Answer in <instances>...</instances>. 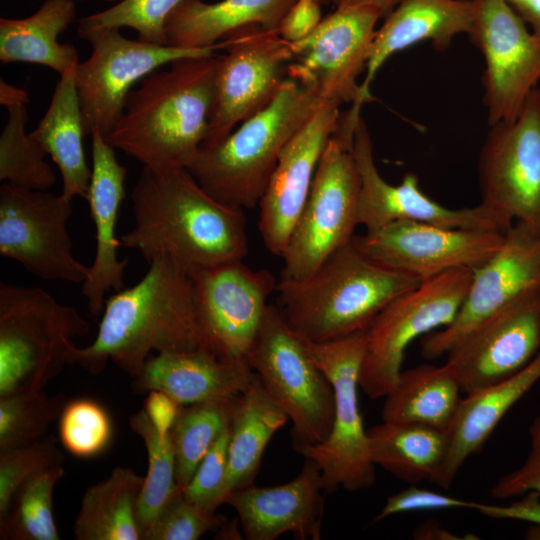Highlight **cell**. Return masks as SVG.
<instances>
[{
  "label": "cell",
  "mask_w": 540,
  "mask_h": 540,
  "mask_svg": "<svg viewBox=\"0 0 540 540\" xmlns=\"http://www.w3.org/2000/svg\"><path fill=\"white\" fill-rule=\"evenodd\" d=\"M130 198L134 226L120 240L148 264L167 257L192 274L247 255L244 209L211 196L185 168L142 167Z\"/></svg>",
  "instance_id": "1"
},
{
  "label": "cell",
  "mask_w": 540,
  "mask_h": 540,
  "mask_svg": "<svg viewBox=\"0 0 540 540\" xmlns=\"http://www.w3.org/2000/svg\"><path fill=\"white\" fill-rule=\"evenodd\" d=\"M201 347L210 349L193 278L174 261L162 257L149 264L139 282L105 300L95 339L85 347L75 346L71 361L93 374L112 361L135 378L151 352Z\"/></svg>",
  "instance_id": "2"
},
{
  "label": "cell",
  "mask_w": 540,
  "mask_h": 540,
  "mask_svg": "<svg viewBox=\"0 0 540 540\" xmlns=\"http://www.w3.org/2000/svg\"><path fill=\"white\" fill-rule=\"evenodd\" d=\"M220 58L179 59L145 77L105 139L150 170L186 169L207 138Z\"/></svg>",
  "instance_id": "3"
},
{
  "label": "cell",
  "mask_w": 540,
  "mask_h": 540,
  "mask_svg": "<svg viewBox=\"0 0 540 540\" xmlns=\"http://www.w3.org/2000/svg\"><path fill=\"white\" fill-rule=\"evenodd\" d=\"M421 283L364 254L353 239L302 280L277 282L281 311L304 339L325 342L365 331L396 297Z\"/></svg>",
  "instance_id": "4"
},
{
  "label": "cell",
  "mask_w": 540,
  "mask_h": 540,
  "mask_svg": "<svg viewBox=\"0 0 540 540\" xmlns=\"http://www.w3.org/2000/svg\"><path fill=\"white\" fill-rule=\"evenodd\" d=\"M322 103L286 77L265 108L223 141L202 146L186 169L217 200L252 209L258 206L283 148Z\"/></svg>",
  "instance_id": "5"
},
{
  "label": "cell",
  "mask_w": 540,
  "mask_h": 540,
  "mask_svg": "<svg viewBox=\"0 0 540 540\" xmlns=\"http://www.w3.org/2000/svg\"><path fill=\"white\" fill-rule=\"evenodd\" d=\"M88 331L77 309L47 291L0 283V398L42 390Z\"/></svg>",
  "instance_id": "6"
},
{
  "label": "cell",
  "mask_w": 540,
  "mask_h": 540,
  "mask_svg": "<svg viewBox=\"0 0 540 540\" xmlns=\"http://www.w3.org/2000/svg\"><path fill=\"white\" fill-rule=\"evenodd\" d=\"M246 359L273 401L292 421L293 449L329 436L333 387L312 358L307 341L269 304Z\"/></svg>",
  "instance_id": "7"
},
{
  "label": "cell",
  "mask_w": 540,
  "mask_h": 540,
  "mask_svg": "<svg viewBox=\"0 0 540 540\" xmlns=\"http://www.w3.org/2000/svg\"><path fill=\"white\" fill-rule=\"evenodd\" d=\"M353 134L338 127L317 166L313 182L281 255L284 280L310 276L350 242L358 223L360 178Z\"/></svg>",
  "instance_id": "8"
},
{
  "label": "cell",
  "mask_w": 540,
  "mask_h": 540,
  "mask_svg": "<svg viewBox=\"0 0 540 540\" xmlns=\"http://www.w3.org/2000/svg\"><path fill=\"white\" fill-rule=\"evenodd\" d=\"M306 341L312 358L333 387L335 412L326 440L294 450L318 464L325 493L339 488L348 492L368 489L375 483V465L357 394L365 331L325 342Z\"/></svg>",
  "instance_id": "9"
},
{
  "label": "cell",
  "mask_w": 540,
  "mask_h": 540,
  "mask_svg": "<svg viewBox=\"0 0 540 540\" xmlns=\"http://www.w3.org/2000/svg\"><path fill=\"white\" fill-rule=\"evenodd\" d=\"M471 279L472 270L447 271L399 295L377 315L365 330L359 387L366 395L384 397L394 387L407 347L454 320Z\"/></svg>",
  "instance_id": "10"
},
{
  "label": "cell",
  "mask_w": 540,
  "mask_h": 540,
  "mask_svg": "<svg viewBox=\"0 0 540 540\" xmlns=\"http://www.w3.org/2000/svg\"><path fill=\"white\" fill-rule=\"evenodd\" d=\"M80 38L91 46L90 56L75 69L85 134L98 130L105 138L121 118L135 83L174 61L211 55L226 46L225 40L203 49L158 45L129 39L114 28Z\"/></svg>",
  "instance_id": "11"
},
{
  "label": "cell",
  "mask_w": 540,
  "mask_h": 540,
  "mask_svg": "<svg viewBox=\"0 0 540 540\" xmlns=\"http://www.w3.org/2000/svg\"><path fill=\"white\" fill-rule=\"evenodd\" d=\"M489 128L477 164L480 204L507 226L540 232V89L515 119Z\"/></svg>",
  "instance_id": "12"
},
{
  "label": "cell",
  "mask_w": 540,
  "mask_h": 540,
  "mask_svg": "<svg viewBox=\"0 0 540 540\" xmlns=\"http://www.w3.org/2000/svg\"><path fill=\"white\" fill-rule=\"evenodd\" d=\"M224 40L227 53L221 55L218 65L209 130L202 146L223 141L240 123L265 108L285 80L293 56L291 43L277 29L251 25Z\"/></svg>",
  "instance_id": "13"
},
{
  "label": "cell",
  "mask_w": 540,
  "mask_h": 540,
  "mask_svg": "<svg viewBox=\"0 0 540 540\" xmlns=\"http://www.w3.org/2000/svg\"><path fill=\"white\" fill-rule=\"evenodd\" d=\"M71 199L4 182L0 187V254L50 281L83 284L89 267L72 251Z\"/></svg>",
  "instance_id": "14"
},
{
  "label": "cell",
  "mask_w": 540,
  "mask_h": 540,
  "mask_svg": "<svg viewBox=\"0 0 540 540\" xmlns=\"http://www.w3.org/2000/svg\"><path fill=\"white\" fill-rule=\"evenodd\" d=\"M381 12L368 5L335 8L305 38L291 43L286 77L323 102L356 104Z\"/></svg>",
  "instance_id": "15"
},
{
  "label": "cell",
  "mask_w": 540,
  "mask_h": 540,
  "mask_svg": "<svg viewBox=\"0 0 540 540\" xmlns=\"http://www.w3.org/2000/svg\"><path fill=\"white\" fill-rule=\"evenodd\" d=\"M476 18L469 36L485 70L483 102L488 125L517 117L540 81V36L507 0H472Z\"/></svg>",
  "instance_id": "16"
},
{
  "label": "cell",
  "mask_w": 540,
  "mask_h": 540,
  "mask_svg": "<svg viewBox=\"0 0 540 540\" xmlns=\"http://www.w3.org/2000/svg\"><path fill=\"white\" fill-rule=\"evenodd\" d=\"M504 233L395 221L353 241L373 260L423 282L451 270L477 269L498 251Z\"/></svg>",
  "instance_id": "17"
},
{
  "label": "cell",
  "mask_w": 540,
  "mask_h": 540,
  "mask_svg": "<svg viewBox=\"0 0 540 540\" xmlns=\"http://www.w3.org/2000/svg\"><path fill=\"white\" fill-rule=\"evenodd\" d=\"M540 289V232L514 222L498 251L472 271L465 299L454 320L421 339L428 360L446 353L466 334L522 294Z\"/></svg>",
  "instance_id": "18"
},
{
  "label": "cell",
  "mask_w": 540,
  "mask_h": 540,
  "mask_svg": "<svg viewBox=\"0 0 540 540\" xmlns=\"http://www.w3.org/2000/svg\"><path fill=\"white\" fill-rule=\"evenodd\" d=\"M539 352L540 289H534L460 339L445 364L468 395L517 373Z\"/></svg>",
  "instance_id": "19"
},
{
  "label": "cell",
  "mask_w": 540,
  "mask_h": 540,
  "mask_svg": "<svg viewBox=\"0 0 540 540\" xmlns=\"http://www.w3.org/2000/svg\"><path fill=\"white\" fill-rule=\"evenodd\" d=\"M190 275L209 348L225 356L246 358L278 281L269 271L253 270L243 260Z\"/></svg>",
  "instance_id": "20"
},
{
  "label": "cell",
  "mask_w": 540,
  "mask_h": 540,
  "mask_svg": "<svg viewBox=\"0 0 540 540\" xmlns=\"http://www.w3.org/2000/svg\"><path fill=\"white\" fill-rule=\"evenodd\" d=\"M352 153L357 165L360 190L358 223L371 231L395 221L430 223L448 228L498 230L507 226L496 214L479 204L468 208H449L426 195L414 173H406L393 185L379 173L372 139L360 116L353 133Z\"/></svg>",
  "instance_id": "21"
},
{
  "label": "cell",
  "mask_w": 540,
  "mask_h": 540,
  "mask_svg": "<svg viewBox=\"0 0 540 540\" xmlns=\"http://www.w3.org/2000/svg\"><path fill=\"white\" fill-rule=\"evenodd\" d=\"M340 105L323 102L283 148L259 201L258 227L271 254L281 257L309 194L320 158L340 121Z\"/></svg>",
  "instance_id": "22"
},
{
  "label": "cell",
  "mask_w": 540,
  "mask_h": 540,
  "mask_svg": "<svg viewBox=\"0 0 540 540\" xmlns=\"http://www.w3.org/2000/svg\"><path fill=\"white\" fill-rule=\"evenodd\" d=\"M324 494L320 467L305 458L289 482L271 487L251 484L232 491L224 504L237 512L244 539L274 540L291 533L299 540H319Z\"/></svg>",
  "instance_id": "23"
},
{
  "label": "cell",
  "mask_w": 540,
  "mask_h": 540,
  "mask_svg": "<svg viewBox=\"0 0 540 540\" xmlns=\"http://www.w3.org/2000/svg\"><path fill=\"white\" fill-rule=\"evenodd\" d=\"M91 180L86 200L96 230V251L82 294L93 316L102 313L105 294L125 288L127 259H119L122 247L116 236L120 205L125 198L127 169L116 158L115 148L98 130H93Z\"/></svg>",
  "instance_id": "24"
},
{
  "label": "cell",
  "mask_w": 540,
  "mask_h": 540,
  "mask_svg": "<svg viewBox=\"0 0 540 540\" xmlns=\"http://www.w3.org/2000/svg\"><path fill=\"white\" fill-rule=\"evenodd\" d=\"M255 376L246 358H234L208 348L151 356L133 378L136 393L160 390L181 405L227 401L241 394Z\"/></svg>",
  "instance_id": "25"
},
{
  "label": "cell",
  "mask_w": 540,
  "mask_h": 540,
  "mask_svg": "<svg viewBox=\"0 0 540 540\" xmlns=\"http://www.w3.org/2000/svg\"><path fill=\"white\" fill-rule=\"evenodd\" d=\"M385 17L374 36L359 99L351 105L358 109L373 99L370 86L391 56L423 41L447 49L456 36L472 34L476 12L472 0H401Z\"/></svg>",
  "instance_id": "26"
},
{
  "label": "cell",
  "mask_w": 540,
  "mask_h": 540,
  "mask_svg": "<svg viewBox=\"0 0 540 540\" xmlns=\"http://www.w3.org/2000/svg\"><path fill=\"white\" fill-rule=\"evenodd\" d=\"M540 380V352L517 373L462 398L447 432L449 447L437 483L449 489L465 461L479 452L506 413Z\"/></svg>",
  "instance_id": "27"
},
{
  "label": "cell",
  "mask_w": 540,
  "mask_h": 540,
  "mask_svg": "<svg viewBox=\"0 0 540 540\" xmlns=\"http://www.w3.org/2000/svg\"><path fill=\"white\" fill-rule=\"evenodd\" d=\"M295 0H183L168 16L167 44L187 49L218 45L233 32L251 25L277 29Z\"/></svg>",
  "instance_id": "28"
},
{
  "label": "cell",
  "mask_w": 540,
  "mask_h": 540,
  "mask_svg": "<svg viewBox=\"0 0 540 540\" xmlns=\"http://www.w3.org/2000/svg\"><path fill=\"white\" fill-rule=\"evenodd\" d=\"M76 66L60 75L44 116L29 136L57 166L63 184L61 193L71 200L76 196L86 200L92 171L83 146L86 134Z\"/></svg>",
  "instance_id": "29"
},
{
  "label": "cell",
  "mask_w": 540,
  "mask_h": 540,
  "mask_svg": "<svg viewBox=\"0 0 540 540\" xmlns=\"http://www.w3.org/2000/svg\"><path fill=\"white\" fill-rule=\"evenodd\" d=\"M288 420L255 374L248 387L232 400L222 504L232 491L254 484L267 444Z\"/></svg>",
  "instance_id": "30"
},
{
  "label": "cell",
  "mask_w": 540,
  "mask_h": 540,
  "mask_svg": "<svg viewBox=\"0 0 540 540\" xmlns=\"http://www.w3.org/2000/svg\"><path fill=\"white\" fill-rule=\"evenodd\" d=\"M75 16L74 0H45L25 18H0V62L38 64L59 75L75 67L77 49L58 41Z\"/></svg>",
  "instance_id": "31"
},
{
  "label": "cell",
  "mask_w": 540,
  "mask_h": 540,
  "mask_svg": "<svg viewBox=\"0 0 540 540\" xmlns=\"http://www.w3.org/2000/svg\"><path fill=\"white\" fill-rule=\"evenodd\" d=\"M371 459L409 484H437L449 447L447 432L418 424L382 421L367 429Z\"/></svg>",
  "instance_id": "32"
},
{
  "label": "cell",
  "mask_w": 540,
  "mask_h": 540,
  "mask_svg": "<svg viewBox=\"0 0 540 540\" xmlns=\"http://www.w3.org/2000/svg\"><path fill=\"white\" fill-rule=\"evenodd\" d=\"M461 392L446 364H421L402 370L384 396L382 421L418 423L448 432L462 400Z\"/></svg>",
  "instance_id": "33"
},
{
  "label": "cell",
  "mask_w": 540,
  "mask_h": 540,
  "mask_svg": "<svg viewBox=\"0 0 540 540\" xmlns=\"http://www.w3.org/2000/svg\"><path fill=\"white\" fill-rule=\"evenodd\" d=\"M144 477L125 467L114 469L89 487L75 519L77 540H142L138 502Z\"/></svg>",
  "instance_id": "34"
},
{
  "label": "cell",
  "mask_w": 540,
  "mask_h": 540,
  "mask_svg": "<svg viewBox=\"0 0 540 540\" xmlns=\"http://www.w3.org/2000/svg\"><path fill=\"white\" fill-rule=\"evenodd\" d=\"M129 426L141 437L148 456V471L138 502V521L144 533L182 490L176 480L175 453L171 435L161 437L143 409L133 414Z\"/></svg>",
  "instance_id": "35"
},
{
  "label": "cell",
  "mask_w": 540,
  "mask_h": 540,
  "mask_svg": "<svg viewBox=\"0 0 540 540\" xmlns=\"http://www.w3.org/2000/svg\"><path fill=\"white\" fill-rule=\"evenodd\" d=\"M64 468L45 469L24 482L0 518L1 540H59L53 515V491Z\"/></svg>",
  "instance_id": "36"
},
{
  "label": "cell",
  "mask_w": 540,
  "mask_h": 540,
  "mask_svg": "<svg viewBox=\"0 0 540 540\" xmlns=\"http://www.w3.org/2000/svg\"><path fill=\"white\" fill-rule=\"evenodd\" d=\"M233 399L181 406L170 433L176 480L181 489L190 482L206 453L229 424Z\"/></svg>",
  "instance_id": "37"
},
{
  "label": "cell",
  "mask_w": 540,
  "mask_h": 540,
  "mask_svg": "<svg viewBox=\"0 0 540 540\" xmlns=\"http://www.w3.org/2000/svg\"><path fill=\"white\" fill-rule=\"evenodd\" d=\"M7 111L0 135V180L24 189L48 190L56 183V175L45 160L47 154L25 130L26 105L11 106Z\"/></svg>",
  "instance_id": "38"
},
{
  "label": "cell",
  "mask_w": 540,
  "mask_h": 540,
  "mask_svg": "<svg viewBox=\"0 0 540 540\" xmlns=\"http://www.w3.org/2000/svg\"><path fill=\"white\" fill-rule=\"evenodd\" d=\"M66 402L63 394L49 396L42 390L0 398V453L43 438Z\"/></svg>",
  "instance_id": "39"
},
{
  "label": "cell",
  "mask_w": 540,
  "mask_h": 540,
  "mask_svg": "<svg viewBox=\"0 0 540 540\" xmlns=\"http://www.w3.org/2000/svg\"><path fill=\"white\" fill-rule=\"evenodd\" d=\"M183 0H120L108 9L81 18L78 35L99 29L130 28L139 40L168 45L165 24L171 12Z\"/></svg>",
  "instance_id": "40"
},
{
  "label": "cell",
  "mask_w": 540,
  "mask_h": 540,
  "mask_svg": "<svg viewBox=\"0 0 540 540\" xmlns=\"http://www.w3.org/2000/svg\"><path fill=\"white\" fill-rule=\"evenodd\" d=\"M113 435L106 409L88 398L67 401L59 416V438L73 456L92 458L101 454Z\"/></svg>",
  "instance_id": "41"
},
{
  "label": "cell",
  "mask_w": 540,
  "mask_h": 540,
  "mask_svg": "<svg viewBox=\"0 0 540 540\" xmlns=\"http://www.w3.org/2000/svg\"><path fill=\"white\" fill-rule=\"evenodd\" d=\"M63 454L53 437L41 438L29 445L0 453V518L21 487L33 475L62 465Z\"/></svg>",
  "instance_id": "42"
},
{
  "label": "cell",
  "mask_w": 540,
  "mask_h": 540,
  "mask_svg": "<svg viewBox=\"0 0 540 540\" xmlns=\"http://www.w3.org/2000/svg\"><path fill=\"white\" fill-rule=\"evenodd\" d=\"M225 522L215 511L185 499L181 490L144 533L143 540H197Z\"/></svg>",
  "instance_id": "43"
},
{
  "label": "cell",
  "mask_w": 540,
  "mask_h": 540,
  "mask_svg": "<svg viewBox=\"0 0 540 540\" xmlns=\"http://www.w3.org/2000/svg\"><path fill=\"white\" fill-rule=\"evenodd\" d=\"M230 421L197 467L190 482L182 489L188 501L210 511L222 505V493L228 470Z\"/></svg>",
  "instance_id": "44"
},
{
  "label": "cell",
  "mask_w": 540,
  "mask_h": 540,
  "mask_svg": "<svg viewBox=\"0 0 540 540\" xmlns=\"http://www.w3.org/2000/svg\"><path fill=\"white\" fill-rule=\"evenodd\" d=\"M530 450L523 464L509 472L492 487L495 499H508L529 492L540 495V416H536L529 426Z\"/></svg>",
  "instance_id": "45"
},
{
  "label": "cell",
  "mask_w": 540,
  "mask_h": 540,
  "mask_svg": "<svg viewBox=\"0 0 540 540\" xmlns=\"http://www.w3.org/2000/svg\"><path fill=\"white\" fill-rule=\"evenodd\" d=\"M475 505L476 502L466 501L412 484L411 487L390 495L373 521L378 522L396 514L414 511L452 508L474 509Z\"/></svg>",
  "instance_id": "46"
},
{
  "label": "cell",
  "mask_w": 540,
  "mask_h": 540,
  "mask_svg": "<svg viewBox=\"0 0 540 540\" xmlns=\"http://www.w3.org/2000/svg\"><path fill=\"white\" fill-rule=\"evenodd\" d=\"M322 21L319 0H295L277 28L279 35L294 43L309 35Z\"/></svg>",
  "instance_id": "47"
},
{
  "label": "cell",
  "mask_w": 540,
  "mask_h": 540,
  "mask_svg": "<svg viewBox=\"0 0 540 540\" xmlns=\"http://www.w3.org/2000/svg\"><path fill=\"white\" fill-rule=\"evenodd\" d=\"M474 510L494 519H515L540 525V495L529 492L509 505H493L476 502Z\"/></svg>",
  "instance_id": "48"
},
{
  "label": "cell",
  "mask_w": 540,
  "mask_h": 540,
  "mask_svg": "<svg viewBox=\"0 0 540 540\" xmlns=\"http://www.w3.org/2000/svg\"><path fill=\"white\" fill-rule=\"evenodd\" d=\"M181 406L167 393L151 390L144 401L143 410L158 434L165 437L171 433Z\"/></svg>",
  "instance_id": "49"
},
{
  "label": "cell",
  "mask_w": 540,
  "mask_h": 540,
  "mask_svg": "<svg viewBox=\"0 0 540 540\" xmlns=\"http://www.w3.org/2000/svg\"><path fill=\"white\" fill-rule=\"evenodd\" d=\"M529 28L540 36V0H507Z\"/></svg>",
  "instance_id": "50"
},
{
  "label": "cell",
  "mask_w": 540,
  "mask_h": 540,
  "mask_svg": "<svg viewBox=\"0 0 540 540\" xmlns=\"http://www.w3.org/2000/svg\"><path fill=\"white\" fill-rule=\"evenodd\" d=\"M468 535V534H467ZM467 535H458L435 521H427L418 526L413 534L419 540H462L470 539Z\"/></svg>",
  "instance_id": "51"
},
{
  "label": "cell",
  "mask_w": 540,
  "mask_h": 540,
  "mask_svg": "<svg viewBox=\"0 0 540 540\" xmlns=\"http://www.w3.org/2000/svg\"><path fill=\"white\" fill-rule=\"evenodd\" d=\"M29 99V94L24 89L0 79V104L6 109L15 105H26Z\"/></svg>",
  "instance_id": "52"
},
{
  "label": "cell",
  "mask_w": 540,
  "mask_h": 540,
  "mask_svg": "<svg viewBox=\"0 0 540 540\" xmlns=\"http://www.w3.org/2000/svg\"><path fill=\"white\" fill-rule=\"evenodd\" d=\"M321 4H332L337 7L351 5H368L378 9L386 16L401 0H319Z\"/></svg>",
  "instance_id": "53"
},
{
  "label": "cell",
  "mask_w": 540,
  "mask_h": 540,
  "mask_svg": "<svg viewBox=\"0 0 540 540\" xmlns=\"http://www.w3.org/2000/svg\"><path fill=\"white\" fill-rule=\"evenodd\" d=\"M526 538L528 539H540V525L534 524L526 532Z\"/></svg>",
  "instance_id": "54"
},
{
  "label": "cell",
  "mask_w": 540,
  "mask_h": 540,
  "mask_svg": "<svg viewBox=\"0 0 540 540\" xmlns=\"http://www.w3.org/2000/svg\"><path fill=\"white\" fill-rule=\"evenodd\" d=\"M74 1L76 2V1H88V0H74ZM102 1L109 2V3H114V4H115V3L119 2L120 0H102Z\"/></svg>",
  "instance_id": "55"
}]
</instances>
